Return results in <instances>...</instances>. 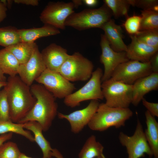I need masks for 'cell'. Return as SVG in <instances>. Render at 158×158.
I'll return each mask as SVG.
<instances>
[{"label": "cell", "mask_w": 158, "mask_h": 158, "mask_svg": "<svg viewBox=\"0 0 158 158\" xmlns=\"http://www.w3.org/2000/svg\"><path fill=\"white\" fill-rule=\"evenodd\" d=\"M100 45L102 54L100 61L104 68L101 79L102 82L111 78L114 71L119 64L129 60L126 52H117L114 50L104 34L101 35Z\"/></svg>", "instance_id": "12"}, {"label": "cell", "mask_w": 158, "mask_h": 158, "mask_svg": "<svg viewBox=\"0 0 158 158\" xmlns=\"http://www.w3.org/2000/svg\"><path fill=\"white\" fill-rule=\"evenodd\" d=\"M1 69L0 68V81L2 82H6L7 79Z\"/></svg>", "instance_id": "42"}, {"label": "cell", "mask_w": 158, "mask_h": 158, "mask_svg": "<svg viewBox=\"0 0 158 158\" xmlns=\"http://www.w3.org/2000/svg\"><path fill=\"white\" fill-rule=\"evenodd\" d=\"M52 156L56 158H64L62 154L57 149L54 148L52 150Z\"/></svg>", "instance_id": "40"}, {"label": "cell", "mask_w": 158, "mask_h": 158, "mask_svg": "<svg viewBox=\"0 0 158 158\" xmlns=\"http://www.w3.org/2000/svg\"><path fill=\"white\" fill-rule=\"evenodd\" d=\"M94 65L89 59L79 52L69 56L58 72L70 82L85 81L89 80L93 72Z\"/></svg>", "instance_id": "6"}, {"label": "cell", "mask_w": 158, "mask_h": 158, "mask_svg": "<svg viewBox=\"0 0 158 158\" xmlns=\"http://www.w3.org/2000/svg\"><path fill=\"white\" fill-rule=\"evenodd\" d=\"M30 88L36 102L28 113L18 123L35 121L41 125L43 131H47L58 113L56 98L42 84H32Z\"/></svg>", "instance_id": "2"}, {"label": "cell", "mask_w": 158, "mask_h": 158, "mask_svg": "<svg viewBox=\"0 0 158 158\" xmlns=\"http://www.w3.org/2000/svg\"><path fill=\"white\" fill-rule=\"evenodd\" d=\"M104 147L92 135L86 140L78 155V158H96L99 156L105 158L103 152Z\"/></svg>", "instance_id": "23"}, {"label": "cell", "mask_w": 158, "mask_h": 158, "mask_svg": "<svg viewBox=\"0 0 158 158\" xmlns=\"http://www.w3.org/2000/svg\"><path fill=\"white\" fill-rule=\"evenodd\" d=\"M147 128L144 131L147 142L154 158H158V123L147 110L145 112Z\"/></svg>", "instance_id": "21"}, {"label": "cell", "mask_w": 158, "mask_h": 158, "mask_svg": "<svg viewBox=\"0 0 158 158\" xmlns=\"http://www.w3.org/2000/svg\"><path fill=\"white\" fill-rule=\"evenodd\" d=\"M141 21L140 16L134 15L127 17L123 25L130 35H135L140 30Z\"/></svg>", "instance_id": "31"}, {"label": "cell", "mask_w": 158, "mask_h": 158, "mask_svg": "<svg viewBox=\"0 0 158 158\" xmlns=\"http://www.w3.org/2000/svg\"><path fill=\"white\" fill-rule=\"evenodd\" d=\"M37 45L35 42H20L5 48L11 52L21 64L29 60Z\"/></svg>", "instance_id": "24"}, {"label": "cell", "mask_w": 158, "mask_h": 158, "mask_svg": "<svg viewBox=\"0 0 158 158\" xmlns=\"http://www.w3.org/2000/svg\"><path fill=\"white\" fill-rule=\"evenodd\" d=\"M46 68L37 45L29 60L20 64L18 74L21 80L30 87Z\"/></svg>", "instance_id": "14"}, {"label": "cell", "mask_w": 158, "mask_h": 158, "mask_svg": "<svg viewBox=\"0 0 158 158\" xmlns=\"http://www.w3.org/2000/svg\"><path fill=\"white\" fill-rule=\"evenodd\" d=\"M7 7L0 1V23L6 17Z\"/></svg>", "instance_id": "37"}, {"label": "cell", "mask_w": 158, "mask_h": 158, "mask_svg": "<svg viewBox=\"0 0 158 158\" xmlns=\"http://www.w3.org/2000/svg\"><path fill=\"white\" fill-rule=\"evenodd\" d=\"M158 89V73L152 72L136 81L133 85L131 104L137 106L149 92Z\"/></svg>", "instance_id": "16"}, {"label": "cell", "mask_w": 158, "mask_h": 158, "mask_svg": "<svg viewBox=\"0 0 158 158\" xmlns=\"http://www.w3.org/2000/svg\"><path fill=\"white\" fill-rule=\"evenodd\" d=\"M16 143L4 142L0 146V158H19L21 154Z\"/></svg>", "instance_id": "30"}, {"label": "cell", "mask_w": 158, "mask_h": 158, "mask_svg": "<svg viewBox=\"0 0 158 158\" xmlns=\"http://www.w3.org/2000/svg\"><path fill=\"white\" fill-rule=\"evenodd\" d=\"M112 49L117 52H126L127 46L123 40V30L121 26L116 24L111 19L101 28Z\"/></svg>", "instance_id": "18"}, {"label": "cell", "mask_w": 158, "mask_h": 158, "mask_svg": "<svg viewBox=\"0 0 158 158\" xmlns=\"http://www.w3.org/2000/svg\"><path fill=\"white\" fill-rule=\"evenodd\" d=\"M13 134L12 133H9L1 135H0V146L7 140L11 139Z\"/></svg>", "instance_id": "38"}, {"label": "cell", "mask_w": 158, "mask_h": 158, "mask_svg": "<svg viewBox=\"0 0 158 158\" xmlns=\"http://www.w3.org/2000/svg\"><path fill=\"white\" fill-rule=\"evenodd\" d=\"M98 100H92L85 108L68 114L58 112L59 118L67 120L71 132L75 134L80 132L90 122L96 113L99 104Z\"/></svg>", "instance_id": "13"}, {"label": "cell", "mask_w": 158, "mask_h": 158, "mask_svg": "<svg viewBox=\"0 0 158 158\" xmlns=\"http://www.w3.org/2000/svg\"><path fill=\"white\" fill-rule=\"evenodd\" d=\"M102 91L107 106L129 108L132 100L133 85H128L111 78L102 82Z\"/></svg>", "instance_id": "7"}, {"label": "cell", "mask_w": 158, "mask_h": 158, "mask_svg": "<svg viewBox=\"0 0 158 158\" xmlns=\"http://www.w3.org/2000/svg\"><path fill=\"white\" fill-rule=\"evenodd\" d=\"M131 5L142 9L158 12L157 0H131Z\"/></svg>", "instance_id": "33"}, {"label": "cell", "mask_w": 158, "mask_h": 158, "mask_svg": "<svg viewBox=\"0 0 158 158\" xmlns=\"http://www.w3.org/2000/svg\"><path fill=\"white\" fill-rule=\"evenodd\" d=\"M19 158H32L31 157H29L26 155L25 154L21 153ZM42 158H44L42 157ZM51 158H52V157Z\"/></svg>", "instance_id": "43"}, {"label": "cell", "mask_w": 158, "mask_h": 158, "mask_svg": "<svg viewBox=\"0 0 158 158\" xmlns=\"http://www.w3.org/2000/svg\"><path fill=\"white\" fill-rule=\"evenodd\" d=\"M20 42H35L40 38L60 33L59 30L51 25L44 24L41 27L18 29Z\"/></svg>", "instance_id": "19"}, {"label": "cell", "mask_w": 158, "mask_h": 158, "mask_svg": "<svg viewBox=\"0 0 158 158\" xmlns=\"http://www.w3.org/2000/svg\"><path fill=\"white\" fill-rule=\"evenodd\" d=\"M152 73L149 62L143 63L129 60L119 64L114 71L111 78L132 85L138 79Z\"/></svg>", "instance_id": "10"}, {"label": "cell", "mask_w": 158, "mask_h": 158, "mask_svg": "<svg viewBox=\"0 0 158 158\" xmlns=\"http://www.w3.org/2000/svg\"><path fill=\"white\" fill-rule=\"evenodd\" d=\"M135 35L146 44L158 48V29L140 31Z\"/></svg>", "instance_id": "29"}, {"label": "cell", "mask_w": 158, "mask_h": 158, "mask_svg": "<svg viewBox=\"0 0 158 158\" xmlns=\"http://www.w3.org/2000/svg\"><path fill=\"white\" fill-rule=\"evenodd\" d=\"M20 42L18 29L11 26L0 28V46L5 48Z\"/></svg>", "instance_id": "27"}, {"label": "cell", "mask_w": 158, "mask_h": 158, "mask_svg": "<svg viewBox=\"0 0 158 158\" xmlns=\"http://www.w3.org/2000/svg\"><path fill=\"white\" fill-rule=\"evenodd\" d=\"M11 121L5 88L0 91V121Z\"/></svg>", "instance_id": "32"}, {"label": "cell", "mask_w": 158, "mask_h": 158, "mask_svg": "<svg viewBox=\"0 0 158 158\" xmlns=\"http://www.w3.org/2000/svg\"><path fill=\"white\" fill-rule=\"evenodd\" d=\"M35 81L42 85L56 98L64 99L76 89L74 84L59 72L47 68Z\"/></svg>", "instance_id": "9"}, {"label": "cell", "mask_w": 158, "mask_h": 158, "mask_svg": "<svg viewBox=\"0 0 158 158\" xmlns=\"http://www.w3.org/2000/svg\"><path fill=\"white\" fill-rule=\"evenodd\" d=\"M144 106L150 114L154 117H158V104L147 101L144 98L142 100Z\"/></svg>", "instance_id": "34"}, {"label": "cell", "mask_w": 158, "mask_h": 158, "mask_svg": "<svg viewBox=\"0 0 158 158\" xmlns=\"http://www.w3.org/2000/svg\"><path fill=\"white\" fill-rule=\"evenodd\" d=\"M72 2L74 5L75 8H77L83 4L82 0H72Z\"/></svg>", "instance_id": "41"}, {"label": "cell", "mask_w": 158, "mask_h": 158, "mask_svg": "<svg viewBox=\"0 0 158 158\" xmlns=\"http://www.w3.org/2000/svg\"><path fill=\"white\" fill-rule=\"evenodd\" d=\"M7 84L6 82H2L0 81V88L3 87H5Z\"/></svg>", "instance_id": "44"}, {"label": "cell", "mask_w": 158, "mask_h": 158, "mask_svg": "<svg viewBox=\"0 0 158 158\" xmlns=\"http://www.w3.org/2000/svg\"><path fill=\"white\" fill-rule=\"evenodd\" d=\"M133 115V111L129 108L112 107L102 103L87 126L92 130L100 132L112 127L118 128L124 126L126 121Z\"/></svg>", "instance_id": "3"}, {"label": "cell", "mask_w": 158, "mask_h": 158, "mask_svg": "<svg viewBox=\"0 0 158 158\" xmlns=\"http://www.w3.org/2000/svg\"><path fill=\"white\" fill-rule=\"evenodd\" d=\"M119 142L126 149L128 158H140L145 154L151 158L153 156L152 152L146 138L142 125L138 119L133 135L129 136L123 132L119 134Z\"/></svg>", "instance_id": "8"}, {"label": "cell", "mask_w": 158, "mask_h": 158, "mask_svg": "<svg viewBox=\"0 0 158 158\" xmlns=\"http://www.w3.org/2000/svg\"><path fill=\"white\" fill-rule=\"evenodd\" d=\"M131 42L127 46L126 52L129 60L148 62L152 56L158 51V48L149 46L138 39L135 35H130Z\"/></svg>", "instance_id": "17"}, {"label": "cell", "mask_w": 158, "mask_h": 158, "mask_svg": "<svg viewBox=\"0 0 158 158\" xmlns=\"http://www.w3.org/2000/svg\"><path fill=\"white\" fill-rule=\"evenodd\" d=\"M152 72L158 73V52L151 57L149 61Z\"/></svg>", "instance_id": "35"}, {"label": "cell", "mask_w": 158, "mask_h": 158, "mask_svg": "<svg viewBox=\"0 0 158 158\" xmlns=\"http://www.w3.org/2000/svg\"><path fill=\"white\" fill-rule=\"evenodd\" d=\"M12 1V0H7V7L9 8L11 6Z\"/></svg>", "instance_id": "45"}, {"label": "cell", "mask_w": 158, "mask_h": 158, "mask_svg": "<svg viewBox=\"0 0 158 158\" xmlns=\"http://www.w3.org/2000/svg\"><path fill=\"white\" fill-rule=\"evenodd\" d=\"M24 124L15 123L11 121H0V135L11 133L24 137L32 142H35L34 136L29 130H25Z\"/></svg>", "instance_id": "25"}, {"label": "cell", "mask_w": 158, "mask_h": 158, "mask_svg": "<svg viewBox=\"0 0 158 158\" xmlns=\"http://www.w3.org/2000/svg\"><path fill=\"white\" fill-rule=\"evenodd\" d=\"M96 158H104L103 157H102V156H99V157H98Z\"/></svg>", "instance_id": "46"}, {"label": "cell", "mask_w": 158, "mask_h": 158, "mask_svg": "<svg viewBox=\"0 0 158 158\" xmlns=\"http://www.w3.org/2000/svg\"><path fill=\"white\" fill-rule=\"evenodd\" d=\"M5 88L8 103L11 121L18 123L32 109L36 99L32 94L30 87L19 76H9Z\"/></svg>", "instance_id": "1"}, {"label": "cell", "mask_w": 158, "mask_h": 158, "mask_svg": "<svg viewBox=\"0 0 158 158\" xmlns=\"http://www.w3.org/2000/svg\"><path fill=\"white\" fill-rule=\"evenodd\" d=\"M140 30L158 29V12L151 10L141 11Z\"/></svg>", "instance_id": "28"}, {"label": "cell", "mask_w": 158, "mask_h": 158, "mask_svg": "<svg viewBox=\"0 0 158 158\" xmlns=\"http://www.w3.org/2000/svg\"><path fill=\"white\" fill-rule=\"evenodd\" d=\"M41 53L46 68L56 72L69 55L66 49L54 43L47 46Z\"/></svg>", "instance_id": "15"}, {"label": "cell", "mask_w": 158, "mask_h": 158, "mask_svg": "<svg viewBox=\"0 0 158 158\" xmlns=\"http://www.w3.org/2000/svg\"><path fill=\"white\" fill-rule=\"evenodd\" d=\"M24 129L31 131L33 133L35 141L41 150L44 158H52V150L50 142L43 135L41 125L35 121H31L23 123Z\"/></svg>", "instance_id": "20"}, {"label": "cell", "mask_w": 158, "mask_h": 158, "mask_svg": "<svg viewBox=\"0 0 158 158\" xmlns=\"http://www.w3.org/2000/svg\"><path fill=\"white\" fill-rule=\"evenodd\" d=\"M103 74L102 69L97 68L93 71L91 77L85 85L64 98L65 105L74 108L79 106L83 101L103 99L101 87Z\"/></svg>", "instance_id": "5"}, {"label": "cell", "mask_w": 158, "mask_h": 158, "mask_svg": "<svg viewBox=\"0 0 158 158\" xmlns=\"http://www.w3.org/2000/svg\"><path fill=\"white\" fill-rule=\"evenodd\" d=\"M82 1L83 3L89 7H94L98 3V1L97 0H84Z\"/></svg>", "instance_id": "39"}, {"label": "cell", "mask_w": 158, "mask_h": 158, "mask_svg": "<svg viewBox=\"0 0 158 158\" xmlns=\"http://www.w3.org/2000/svg\"><path fill=\"white\" fill-rule=\"evenodd\" d=\"M13 1L17 4H22L34 6H37L39 4L38 0H14Z\"/></svg>", "instance_id": "36"}, {"label": "cell", "mask_w": 158, "mask_h": 158, "mask_svg": "<svg viewBox=\"0 0 158 158\" xmlns=\"http://www.w3.org/2000/svg\"><path fill=\"white\" fill-rule=\"evenodd\" d=\"M20 64L10 51L5 48L0 50V68L4 74L13 76L18 73Z\"/></svg>", "instance_id": "22"}, {"label": "cell", "mask_w": 158, "mask_h": 158, "mask_svg": "<svg viewBox=\"0 0 158 158\" xmlns=\"http://www.w3.org/2000/svg\"><path fill=\"white\" fill-rule=\"evenodd\" d=\"M111 11L104 4L97 8L85 9L73 13L66 19L65 26L72 27L79 30L100 28L111 19Z\"/></svg>", "instance_id": "4"}, {"label": "cell", "mask_w": 158, "mask_h": 158, "mask_svg": "<svg viewBox=\"0 0 158 158\" xmlns=\"http://www.w3.org/2000/svg\"><path fill=\"white\" fill-rule=\"evenodd\" d=\"M103 1L115 18L128 17V12L131 6V0H104Z\"/></svg>", "instance_id": "26"}, {"label": "cell", "mask_w": 158, "mask_h": 158, "mask_svg": "<svg viewBox=\"0 0 158 158\" xmlns=\"http://www.w3.org/2000/svg\"><path fill=\"white\" fill-rule=\"evenodd\" d=\"M72 2L58 1L48 4L41 13L40 20L44 24L51 25L59 30H64L67 18L74 12Z\"/></svg>", "instance_id": "11"}]
</instances>
